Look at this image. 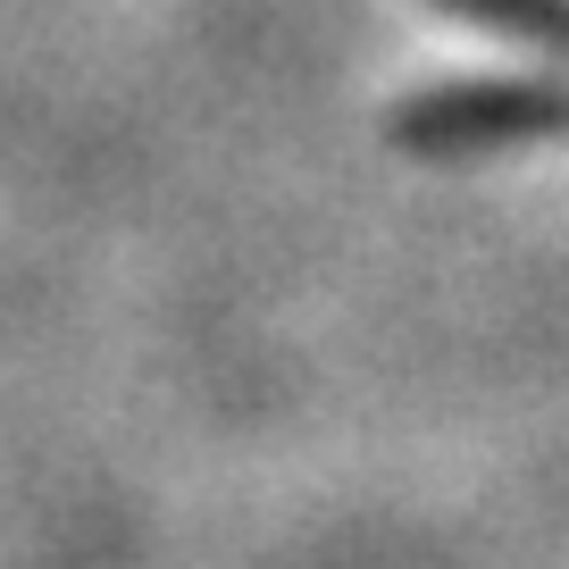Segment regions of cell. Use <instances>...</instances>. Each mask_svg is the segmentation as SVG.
I'll return each instance as SVG.
<instances>
[{"label":"cell","mask_w":569,"mask_h":569,"mask_svg":"<svg viewBox=\"0 0 569 569\" xmlns=\"http://www.w3.org/2000/svg\"><path fill=\"white\" fill-rule=\"evenodd\" d=\"M478 26H502L519 42H545V51H569V0H452Z\"/></svg>","instance_id":"obj_1"}]
</instances>
